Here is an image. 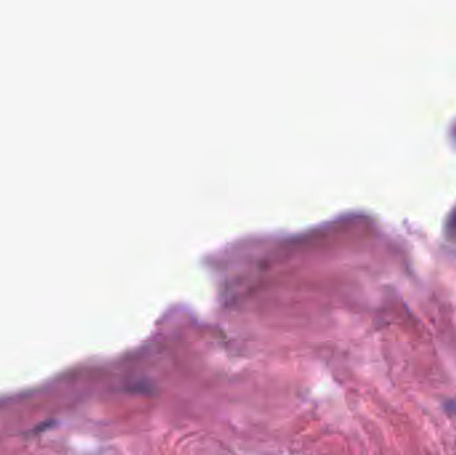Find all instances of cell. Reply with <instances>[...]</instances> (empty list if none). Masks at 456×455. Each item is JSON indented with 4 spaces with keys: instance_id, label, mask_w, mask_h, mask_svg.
Masks as SVG:
<instances>
[{
    "instance_id": "1",
    "label": "cell",
    "mask_w": 456,
    "mask_h": 455,
    "mask_svg": "<svg viewBox=\"0 0 456 455\" xmlns=\"http://www.w3.org/2000/svg\"><path fill=\"white\" fill-rule=\"evenodd\" d=\"M454 410H455V413H456V406H454Z\"/></svg>"
}]
</instances>
